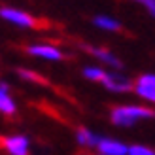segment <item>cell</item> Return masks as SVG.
Segmentation results:
<instances>
[{
  "label": "cell",
  "instance_id": "cell-1",
  "mask_svg": "<svg viewBox=\"0 0 155 155\" xmlns=\"http://www.w3.org/2000/svg\"><path fill=\"white\" fill-rule=\"evenodd\" d=\"M110 119L117 127H130L140 119H155V110L146 106H136V104L115 106L110 110Z\"/></svg>",
  "mask_w": 155,
  "mask_h": 155
},
{
  "label": "cell",
  "instance_id": "cell-2",
  "mask_svg": "<svg viewBox=\"0 0 155 155\" xmlns=\"http://www.w3.org/2000/svg\"><path fill=\"white\" fill-rule=\"evenodd\" d=\"M0 19L12 23V25L19 27V28H34V27H38V19L34 15H30L28 12L19 10V8H12V6H2L0 8Z\"/></svg>",
  "mask_w": 155,
  "mask_h": 155
},
{
  "label": "cell",
  "instance_id": "cell-3",
  "mask_svg": "<svg viewBox=\"0 0 155 155\" xmlns=\"http://www.w3.org/2000/svg\"><path fill=\"white\" fill-rule=\"evenodd\" d=\"M25 51L28 53L30 57L51 61V63H57V61H63L64 59L63 49H59L57 45H53V44H30V45L25 48Z\"/></svg>",
  "mask_w": 155,
  "mask_h": 155
},
{
  "label": "cell",
  "instance_id": "cell-4",
  "mask_svg": "<svg viewBox=\"0 0 155 155\" xmlns=\"http://www.w3.org/2000/svg\"><path fill=\"white\" fill-rule=\"evenodd\" d=\"M108 91L112 93H129V91H134V83L129 80L127 76L117 74V72H106L104 80L100 81Z\"/></svg>",
  "mask_w": 155,
  "mask_h": 155
},
{
  "label": "cell",
  "instance_id": "cell-5",
  "mask_svg": "<svg viewBox=\"0 0 155 155\" xmlns=\"http://www.w3.org/2000/svg\"><path fill=\"white\" fill-rule=\"evenodd\" d=\"M0 148L10 155H28V140L27 136H0Z\"/></svg>",
  "mask_w": 155,
  "mask_h": 155
},
{
  "label": "cell",
  "instance_id": "cell-6",
  "mask_svg": "<svg viewBox=\"0 0 155 155\" xmlns=\"http://www.w3.org/2000/svg\"><path fill=\"white\" fill-rule=\"evenodd\" d=\"M83 49L89 53V55H93L97 61H100V63H104L108 66H112V68H123V63L114 55L112 51H108L106 48H97V45H85L83 44Z\"/></svg>",
  "mask_w": 155,
  "mask_h": 155
},
{
  "label": "cell",
  "instance_id": "cell-7",
  "mask_svg": "<svg viewBox=\"0 0 155 155\" xmlns=\"http://www.w3.org/2000/svg\"><path fill=\"white\" fill-rule=\"evenodd\" d=\"M98 155H129V148L112 138H100L97 144Z\"/></svg>",
  "mask_w": 155,
  "mask_h": 155
},
{
  "label": "cell",
  "instance_id": "cell-8",
  "mask_svg": "<svg viewBox=\"0 0 155 155\" xmlns=\"http://www.w3.org/2000/svg\"><path fill=\"white\" fill-rule=\"evenodd\" d=\"M17 106H15L13 98L10 97V85L0 81V114L4 115H15Z\"/></svg>",
  "mask_w": 155,
  "mask_h": 155
},
{
  "label": "cell",
  "instance_id": "cell-9",
  "mask_svg": "<svg viewBox=\"0 0 155 155\" xmlns=\"http://www.w3.org/2000/svg\"><path fill=\"white\" fill-rule=\"evenodd\" d=\"M93 25L100 30H106V32H119L121 30V23L117 19L110 17V15H97V17H93Z\"/></svg>",
  "mask_w": 155,
  "mask_h": 155
},
{
  "label": "cell",
  "instance_id": "cell-10",
  "mask_svg": "<svg viewBox=\"0 0 155 155\" xmlns=\"http://www.w3.org/2000/svg\"><path fill=\"white\" fill-rule=\"evenodd\" d=\"M76 140L81 148H97L100 136H97L95 133H91V130L85 129V127H80L76 130Z\"/></svg>",
  "mask_w": 155,
  "mask_h": 155
},
{
  "label": "cell",
  "instance_id": "cell-11",
  "mask_svg": "<svg viewBox=\"0 0 155 155\" xmlns=\"http://www.w3.org/2000/svg\"><path fill=\"white\" fill-rule=\"evenodd\" d=\"M104 76H106V72L100 66H85L83 68V78H87L91 81H98L100 83L104 80Z\"/></svg>",
  "mask_w": 155,
  "mask_h": 155
},
{
  "label": "cell",
  "instance_id": "cell-12",
  "mask_svg": "<svg viewBox=\"0 0 155 155\" xmlns=\"http://www.w3.org/2000/svg\"><path fill=\"white\" fill-rule=\"evenodd\" d=\"M134 87H142V89L155 91V74H142V76H138Z\"/></svg>",
  "mask_w": 155,
  "mask_h": 155
},
{
  "label": "cell",
  "instance_id": "cell-13",
  "mask_svg": "<svg viewBox=\"0 0 155 155\" xmlns=\"http://www.w3.org/2000/svg\"><path fill=\"white\" fill-rule=\"evenodd\" d=\"M17 74L19 78H23V80H27V81H34V83H45V80L40 76V74H36L32 70H27V68H17Z\"/></svg>",
  "mask_w": 155,
  "mask_h": 155
},
{
  "label": "cell",
  "instance_id": "cell-14",
  "mask_svg": "<svg viewBox=\"0 0 155 155\" xmlns=\"http://www.w3.org/2000/svg\"><path fill=\"white\" fill-rule=\"evenodd\" d=\"M129 155H155V151L150 150V148H146V146H130Z\"/></svg>",
  "mask_w": 155,
  "mask_h": 155
},
{
  "label": "cell",
  "instance_id": "cell-15",
  "mask_svg": "<svg viewBox=\"0 0 155 155\" xmlns=\"http://www.w3.org/2000/svg\"><path fill=\"white\" fill-rule=\"evenodd\" d=\"M134 91H136V95H138V97H142V98H146V100H150V102L155 104V91L142 89V87H134Z\"/></svg>",
  "mask_w": 155,
  "mask_h": 155
},
{
  "label": "cell",
  "instance_id": "cell-16",
  "mask_svg": "<svg viewBox=\"0 0 155 155\" xmlns=\"http://www.w3.org/2000/svg\"><path fill=\"white\" fill-rule=\"evenodd\" d=\"M133 2H138L140 6H144L153 17H155V0H133Z\"/></svg>",
  "mask_w": 155,
  "mask_h": 155
}]
</instances>
